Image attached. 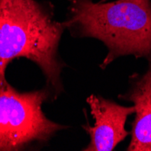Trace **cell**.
Instances as JSON below:
<instances>
[{"label":"cell","instance_id":"5","mask_svg":"<svg viewBox=\"0 0 151 151\" xmlns=\"http://www.w3.org/2000/svg\"><path fill=\"white\" fill-rule=\"evenodd\" d=\"M118 98L135 107L131 139L126 150L151 151V63H147L144 73H133L129 76L128 89Z\"/></svg>","mask_w":151,"mask_h":151},{"label":"cell","instance_id":"4","mask_svg":"<svg viewBox=\"0 0 151 151\" xmlns=\"http://www.w3.org/2000/svg\"><path fill=\"white\" fill-rule=\"evenodd\" d=\"M94 119V124L82 125L90 137L83 151H112L130 132L125 129L127 119L135 113V107H126L102 96L91 94L86 99Z\"/></svg>","mask_w":151,"mask_h":151},{"label":"cell","instance_id":"2","mask_svg":"<svg viewBox=\"0 0 151 151\" xmlns=\"http://www.w3.org/2000/svg\"><path fill=\"white\" fill-rule=\"evenodd\" d=\"M65 29L73 38L97 39L107 48L101 70L119 57L151 63V0H67Z\"/></svg>","mask_w":151,"mask_h":151},{"label":"cell","instance_id":"3","mask_svg":"<svg viewBox=\"0 0 151 151\" xmlns=\"http://www.w3.org/2000/svg\"><path fill=\"white\" fill-rule=\"evenodd\" d=\"M49 102L45 87L21 92L10 83L0 91V151H18L49 142L69 127L49 119L42 109Z\"/></svg>","mask_w":151,"mask_h":151},{"label":"cell","instance_id":"1","mask_svg":"<svg viewBox=\"0 0 151 151\" xmlns=\"http://www.w3.org/2000/svg\"><path fill=\"white\" fill-rule=\"evenodd\" d=\"M63 22L54 18V6L44 0H0V91L9 82L7 66L25 58L42 72L49 102L64 92L62 72L67 64L60 56L59 46L65 31Z\"/></svg>","mask_w":151,"mask_h":151}]
</instances>
